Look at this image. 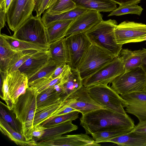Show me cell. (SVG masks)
<instances>
[{
  "label": "cell",
  "mask_w": 146,
  "mask_h": 146,
  "mask_svg": "<svg viewBox=\"0 0 146 146\" xmlns=\"http://www.w3.org/2000/svg\"><path fill=\"white\" fill-rule=\"evenodd\" d=\"M80 125L87 134L98 132L118 130H133L134 122L128 115H124L106 108L82 115Z\"/></svg>",
  "instance_id": "6da1fadb"
},
{
  "label": "cell",
  "mask_w": 146,
  "mask_h": 146,
  "mask_svg": "<svg viewBox=\"0 0 146 146\" xmlns=\"http://www.w3.org/2000/svg\"><path fill=\"white\" fill-rule=\"evenodd\" d=\"M117 25L115 20H103L85 33L92 44L116 58L123 45L116 41L114 30Z\"/></svg>",
  "instance_id": "7a4b0ae2"
},
{
  "label": "cell",
  "mask_w": 146,
  "mask_h": 146,
  "mask_svg": "<svg viewBox=\"0 0 146 146\" xmlns=\"http://www.w3.org/2000/svg\"><path fill=\"white\" fill-rule=\"evenodd\" d=\"M37 95L35 90L29 86L26 92L19 97L12 110L16 119L21 124V134L27 141L33 139Z\"/></svg>",
  "instance_id": "3957f363"
},
{
  "label": "cell",
  "mask_w": 146,
  "mask_h": 146,
  "mask_svg": "<svg viewBox=\"0 0 146 146\" xmlns=\"http://www.w3.org/2000/svg\"><path fill=\"white\" fill-rule=\"evenodd\" d=\"M111 87L120 95L146 89V76L141 66L125 72L111 82Z\"/></svg>",
  "instance_id": "277c9868"
},
{
  "label": "cell",
  "mask_w": 146,
  "mask_h": 146,
  "mask_svg": "<svg viewBox=\"0 0 146 146\" xmlns=\"http://www.w3.org/2000/svg\"><path fill=\"white\" fill-rule=\"evenodd\" d=\"M115 58L91 44L86 51L77 69L83 80L91 76Z\"/></svg>",
  "instance_id": "5b68a950"
},
{
  "label": "cell",
  "mask_w": 146,
  "mask_h": 146,
  "mask_svg": "<svg viewBox=\"0 0 146 146\" xmlns=\"http://www.w3.org/2000/svg\"><path fill=\"white\" fill-rule=\"evenodd\" d=\"M92 98L106 108L127 115L124 109L125 101L107 84H100L86 87Z\"/></svg>",
  "instance_id": "8992f818"
},
{
  "label": "cell",
  "mask_w": 146,
  "mask_h": 146,
  "mask_svg": "<svg viewBox=\"0 0 146 146\" xmlns=\"http://www.w3.org/2000/svg\"><path fill=\"white\" fill-rule=\"evenodd\" d=\"M13 36L20 40L48 45L45 27L41 16L32 15L16 31Z\"/></svg>",
  "instance_id": "52a82bcc"
},
{
  "label": "cell",
  "mask_w": 146,
  "mask_h": 146,
  "mask_svg": "<svg viewBox=\"0 0 146 146\" xmlns=\"http://www.w3.org/2000/svg\"><path fill=\"white\" fill-rule=\"evenodd\" d=\"M125 72L122 61L119 56L83 80V86L87 87L100 84L108 85Z\"/></svg>",
  "instance_id": "ba28073f"
},
{
  "label": "cell",
  "mask_w": 146,
  "mask_h": 146,
  "mask_svg": "<svg viewBox=\"0 0 146 146\" xmlns=\"http://www.w3.org/2000/svg\"><path fill=\"white\" fill-rule=\"evenodd\" d=\"M114 33L116 42L119 44L142 42L146 40V24L124 21L117 25Z\"/></svg>",
  "instance_id": "9c48e42d"
},
{
  "label": "cell",
  "mask_w": 146,
  "mask_h": 146,
  "mask_svg": "<svg viewBox=\"0 0 146 146\" xmlns=\"http://www.w3.org/2000/svg\"><path fill=\"white\" fill-rule=\"evenodd\" d=\"M35 0H13L6 13L10 29L15 32L32 15Z\"/></svg>",
  "instance_id": "30bf717a"
},
{
  "label": "cell",
  "mask_w": 146,
  "mask_h": 146,
  "mask_svg": "<svg viewBox=\"0 0 146 146\" xmlns=\"http://www.w3.org/2000/svg\"><path fill=\"white\" fill-rule=\"evenodd\" d=\"M62 106L74 108L82 115L98 109L106 108L94 101L86 87L83 86L62 101Z\"/></svg>",
  "instance_id": "8fae6325"
},
{
  "label": "cell",
  "mask_w": 146,
  "mask_h": 146,
  "mask_svg": "<svg viewBox=\"0 0 146 146\" xmlns=\"http://www.w3.org/2000/svg\"><path fill=\"white\" fill-rule=\"evenodd\" d=\"M72 69H77L88 48L91 44L85 33H80L66 38Z\"/></svg>",
  "instance_id": "7c38bea8"
},
{
  "label": "cell",
  "mask_w": 146,
  "mask_h": 146,
  "mask_svg": "<svg viewBox=\"0 0 146 146\" xmlns=\"http://www.w3.org/2000/svg\"><path fill=\"white\" fill-rule=\"evenodd\" d=\"M103 20L100 12L88 10L73 20L65 35V38L85 33Z\"/></svg>",
  "instance_id": "4fadbf2b"
},
{
  "label": "cell",
  "mask_w": 146,
  "mask_h": 146,
  "mask_svg": "<svg viewBox=\"0 0 146 146\" xmlns=\"http://www.w3.org/2000/svg\"><path fill=\"white\" fill-rule=\"evenodd\" d=\"M37 146H100L92 137L86 134L81 133L62 136L54 139L36 142Z\"/></svg>",
  "instance_id": "5bb4252c"
},
{
  "label": "cell",
  "mask_w": 146,
  "mask_h": 146,
  "mask_svg": "<svg viewBox=\"0 0 146 146\" xmlns=\"http://www.w3.org/2000/svg\"><path fill=\"white\" fill-rule=\"evenodd\" d=\"M7 77L10 97L15 104L19 97L24 94L29 87L28 78L18 70L7 73Z\"/></svg>",
  "instance_id": "9a60e30c"
},
{
  "label": "cell",
  "mask_w": 146,
  "mask_h": 146,
  "mask_svg": "<svg viewBox=\"0 0 146 146\" xmlns=\"http://www.w3.org/2000/svg\"><path fill=\"white\" fill-rule=\"evenodd\" d=\"M50 58V54L48 50L36 51L23 64L18 70L29 78L46 63Z\"/></svg>",
  "instance_id": "2e32d148"
},
{
  "label": "cell",
  "mask_w": 146,
  "mask_h": 146,
  "mask_svg": "<svg viewBox=\"0 0 146 146\" xmlns=\"http://www.w3.org/2000/svg\"><path fill=\"white\" fill-rule=\"evenodd\" d=\"M61 82L62 90L60 100L62 101L83 86V80L77 69L71 68L70 72L62 78Z\"/></svg>",
  "instance_id": "e0dca14e"
},
{
  "label": "cell",
  "mask_w": 146,
  "mask_h": 146,
  "mask_svg": "<svg viewBox=\"0 0 146 146\" xmlns=\"http://www.w3.org/2000/svg\"><path fill=\"white\" fill-rule=\"evenodd\" d=\"M146 53V49L131 50L122 49L119 56L121 58L125 72L141 66L142 59Z\"/></svg>",
  "instance_id": "ac0fdd59"
},
{
  "label": "cell",
  "mask_w": 146,
  "mask_h": 146,
  "mask_svg": "<svg viewBox=\"0 0 146 146\" xmlns=\"http://www.w3.org/2000/svg\"><path fill=\"white\" fill-rule=\"evenodd\" d=\"M0 37L5 40L12 49L15 50H34L37 51H45L48 50L49 48V44H43L23 40L4 34L0 33Z\"/></svg>",
  "instance_id": "d6986e66"
},
{
  "label": "cell",
  "mask_w": 146,
  "mask_h": 146,
  "mask_svg": "<svg viewBox=\"0 0 146 146\" xmlns=\"http://www.w3.org/2000/svg\"><path fill=\"white\" fill-rule=\"evenodd\" d=\"M48 50L50 59L57 65L64 63L69 64L70 56L65 37L49 44Z\"/></svg>",
  "instance_id": "ffe728a7"
},
{
  "label": "cell",
  "mask_w": 146,
  "mask_h": 146,
  "mask_svg": "<svg viewBox=\"0 0 146 146\" xmlns=\"http://www.w3.org/2000/svg\"><path fill=\"white\" fill-rule=\"evenodd\" d=\"M73 20L56 21L45 26L48 44L65 38L67 31Z\"/></svg>",
  "instance_id": "44dd1931"
},
{
  "label": "cell",
  "mask_w": 146,
  "mask_h": 146,
  "mask_svg": "<svg viewBox=\"0 0 146 146\" xmlns=\"http://www.w3.org/2000/svg\"><path fill=\"white\" fill-rule=\"evenodd\" d=\"M72 121H65L47 127L45 129L43 135L37 141L41 142L51 139L76 130L78 128V126L72 123Z\"/></svg>",
  "instance_id": "7402d4cb"
},
{
  "label": "cell",
  "mask_w": 146,
  "mask_h": 146,
  "mask_svg": "<svg viewBox=\"0 0 146 146\" xmlns=\"http://www.w3.org/2000/svg\"><path fill=\"white\" fill-rule=\"evenodd\" d=\"M102 142H111L119 146H146V135L137 133L131 131Z\"/></svg>",
  "instance_id": "603a6c76"
},
{
  "label": "cell",
  "mask_w": 146,
  "mask_h": 146,
  "mask_svg": "<svg viewBox=\"0 0 146 146\" xmlns=\"http://www.w3.org/2000/svg\"><path fill=\"white\" fill-rule=\"evenodd\" d=\"M76 6L100 12H111L117 7L116 4L110 0H72Z\"/></svg>",
  "instance_id": "cb8c5ba5"
},
{
  "label": "cell",
  "mask_w": 146,
  "mask_h": 146,
  "mask_svg": "<svg viewBox=\"0 0 146 146\" xmlns=\"http://www.w3.org/2000/svg\"><path fill=\"white\" fill-rule=\"evenodd\" d=\"M0 129L1 133L16 144L21 146H37L33 139L26 141L21 133L14 130L6 121L0 117Z\"/></svg>",
  "instance_id": "d4e9b609"
},
{
  "label": "cell",
  "mask_w": 146,
  "mask_h": 146,
  "mask_svg": "<svg viewBox=\"0 0 146 146\" xmlns=\"http://www.w3.org/2000/svg\"><path fill=\"white\" fill-rule=\"evenodd\" d=\"M71 69L70 67L55 78H52L50 76L49 77H42L29 83L28 85L33 89L38 95L44 90L59 82L64 77L70 73Z\"/></svg>",
  "instance_id": "484cf974"
},
{
  "label": "cell",
  "mask_w": 146,
  "mask_h": 146,
  "mask_svg": "<svg viewBox=\"0 0 146 146\" xmlns=\"http://www.w3.org/2000/svg\"><path fill=\"white\" fill-rule=\"evenodd\" d=\"M88 10L81 7L76 6L72 10L57 15H51L44 12L41 18L45 26L51 22L56 21L68 20H73Z\"/></svg>",
  "instance_id": "4316f807"
},
{
  "label": "cell",
  "mask_w": 146,
  "mask_h": 146,
  "mask_svg": "<svg viewBox=\"0 0 146 146\" xmlns=\"http://www.w3.org/2000/svg\"><path fill=\"white\" fill-rule=\"evenodd\" d=\"M124 108L127 113L136 116L139 121L146 120V97L139 98L132 103H126Z\"/></svg>",
  "instance_id": "83f0119b"
},
{
  "label": "cell",
  "mask_w": 146,
  "mask_h": 146,
  "mask_svg": "<svg viewBox=\"0 0 146 146\" xmlns=\"http://www.w3.org/2000/svg\"><path fill=\"white\" fill-rule=\"evenodd\" d=\"M17 50L12 49L0 37V70L7 73L9 65Z\"/></svg>",
  "instance_id": "f1b7e54d"
},
{
  "label": "cell",
  "mask_w": 146,
  "mask_h": 146,
  "mask_svg": "<svg viewBox=\"0 0 146 146\" xmlns=\"http://www.w3.org/2000/svg\"><path fill=\"white\" fill-rule=\"evenodd\" d=\"M62 105V101L60 100L43 110L36 112L33 122L34 127L45 121L49 116L58 110Z\"/></svg>",
  "instance_id": "f546056e"
},
{
  "label": "cell",
  "mask_w": 146,
  "mask_h": 146,
  "mask_svg": "<svg viewBox=\"0 0 146 146\" xmlns=\"http://www.w3.org/2000/svg\"><path fill=\"white\" fill-rule=\"evenodd\" d=\"M76 6L72 0H58L44 12L51 15H57L72 10Z\"/></svg>",
  "instance_id": "4dcf8cb0"
},
{
  "label": "cell",
  "mask_w": 146,
  "mask_h": 146,
  "mask_svg": "<svg viewBox=\"0 0 146 146\" xmlns=\"http://www.w3.org/2000/svg\"><path fill=\"white\" fill-rule=\"evenodd\" d=\"M36 51L34 50L17 51L9 65L7 73L18 70L23 64Z\"/></svg>",
  "instance_id": "1f68e13d"
},
{
  "label": "cell",
  "mask_w": 146,
  "mask_h": 146,
  "mask_svg": "<svg viewBox=\"0 0 146 146\" xmlns=\"http://www.w3.org/2000/svg\"><path fill=\"white\" fill-rule=\"evenodd\" d=\"M57 66V65L50 59L34 74L28 78L29 83L42 77H50L56 68Z\"/></svg>",
  "instance_id": "d6a6232c"
},
{
  "label": "cell",
  "mask_w": 146,
  "mask_h": 146,
  "mask_svg": "<svg viewBox=\"0 0 146 146\" xmlns=\"http://www.w3.org/2000/svg\"><path fill=\"white\" fill-rule=\"evenodd\" d=\"M132 130H118L106 131L93 133L91 134L96 143H102L103 141L109 139L129 133Z\"/></svg>",
  "instance_id": "836d02e7"
},
{
  "label": "cell",
  "mask_w": 146,
  "mask_h": 146,
  "mask_svg": "<svg viewBox=\"0 0 146 146\" xmlns=\"http://www.w3.org/2000/svg\"><path fill=\"white\" fill-rule=\"evenodd\" d=\"M143 10L141 6L137 4L119 5L118 7L111 12L108 16H119L127 14L140 16Z\"/></svg>",
  "instance_id": "e575fe53"
},
{
  "label": "cell",
  "mask_w": 146,
  "mask_h": 146,
  "mask_svg": "<svg viewBox=\"0 0 146 146\" xmlns=\"http://www.w3.org/2000/svg\"><path fill=\"white\" fill-rule=\"evenodd\" d=\"M80 112L77 110L73 111L66 114L55 117L47 121H45L41 124L43 126L48 127L65 121L74 120L79 117Z\"/></svg>",
  "instance_id": "d590c367"
},
{
  "label": "cell",
  "mask_w": 146,
  "mask_h": 146,
  "mask_svg": "<svg viewBox=\"0 0 146 146\" xmlns=\"http://www.w3.org/2000/svg\"><path fill=\"white\" fill-rule=\"evenodd\" d=\"M1 78L2 81V84L0 87L1 91L3 93L2 99L5 102L7 108L10 110H12L14 104L12 102L9 94L8 85L7 73L0 71Z\"/></svg>",
  "instance_id": "8d00e7d4"
},
{
  "label": "cell",
  "mask_w": 146,
  "mask_h": 146,
  "mask_svg": "<svg viewBox=\"0 0 146 146\" xmlns=\"http://www.w3.org/2000/svg\"><path fill=\"white\" fill-rule=\"evenodd\" d=\"M1 117L6 121L14 130L21 133V129L15 119L9 112L1 105L0 108Z\"/></svg>",
  "instance_id": "74e56055"
},
{
  "label": "cell",
  "mask_w": 146,
  "mask_h": 146,
  "mask_svg": "<svg viewBox=\"0 0 146 146\" xmlns=\"http://www.w3.org/2000/svg\"><path fill=\"white\" fill-rule=\"evenodd\" d=\"M51 0H35V7L34 10L36 13V15L41 16L44 12Z\"/></svg>",
  "instance_id": "f35d334b"
},
{
  "label": "cell",
  "mask_w": 146,
  "mask_h": 146,
  "mask_svg": "<svg viewBox=\"0 0 146 146\" xmlns=\"http://www.w3.org/2000/svg\"><path fill=\"white\" fill-rule=\"evenodd\" d=\"M70 67L68 64L65 63L57 65L50 76L52 78H55L60 76Z\"/></svg>",
  "instance_id": "ab89813d"
},
{
  "label": "cell",
  "mask_w": 146,
  "mask_h": 146,
  "mask_svg": "<svg viewBox=\"0 0 146 146\" xmlns=\"http://www.w3.org/2000/svg\"><path fill=\"white\" fill-rule=\"evenodd\" d=\"M47 128L41 124L34 127L32 133L33 137L36 138L37 141L45 133V129Z\"/></svg>",
  "instance_id": "60d3db41"
},
{
  "label": "cell",
  "mask_w": 146,
  "mask_h": 146,
  "mask_svg": "<svg viewBox=\"0 0 146 146\" xmlns=\"http://www.w3.org/2000/svg\"><path fill=\"white\" fill-rule=\"evenodd\" d=\"M132 131L137 133L146 135V120L139 121Z\"/></svg>",
  "instance_id": "b9f144b4"
},
{
  "label": "cell",
  "mask_w": 146,
  "mask_h": 146,
  "mask_svg": "<svg viewBox=\"0 0 146 146\" xmlns=\"http://www.w3.org/2000/svg\"><path fill=\"white\" fill-rule=\"evenodd\" d=\"M119 5L137 4L142 0H110Z\"/></svg>",
  "instance_id": "7bdbcfd3"
},
{
  "label": "cell",
  "mask_w": 146,
  "mask_h": 146,
  "mask_svg": "<svg viewBox=\"0 0 146 146\" xmlns=\"http://www.w3.org/2000/svg\"><path fill=\"white\" fill-rule=\"evenodd\" d=\"M0 31L5 25L7 21L6 13L4 11L0 9Z\"/></svg>",
  "instance_id": "ee69618b"
},
{
  "label": "cell",
  "mask_w": 146,
  "mask_h": 146,
  "mask_svg": "<svg viewBox=\"0 0 146 146\" xmlns=\"http://www.w3.org/2000/svg\"><path fill=\"white\" fill-rule=\"evenodd\" d=\"M13 0H5L2 7L0 8V9L2 10L7 13Z\"/></svg>",
  "instance_id": "f6af8a7d"
},
{
  "label": "cell",
  "mask_w": 146,
  "mask_h": 146,
  "mask_svg": "<svg viewBox=\"0 0 146 146\" xmlns=\"http://www.w3.org/2000/svg\"><path fill=\"white\" fill-rule=\"evenodd\" d=\"M141 66L145 72L146 76V53L142 59Z\"/></svg>",
  "instance_id": "bcb514c9"
},
{
  "label": "cell",
  "mask_w": 146,
  "mask_h": 146,
  "mask_svg": "<svg viewBox=\"0 0 146 146\" xmlns=\"http://www.w3.org/2000/svg\"><path fill=\"white\" fill-rule=\"evenodd\" d=\"M58 0H51L49 2L46 9L50 7L53 4H54Z\"/></svg>",
  "instance_id": "7dc6e473"
},
{
  "label": "cell",
  "mask_w": 146,
  "mask_h": 146,
  "mask_svg": "<svg viewBox=\"0 0 146 146\" xmlns=\"http://www.w3.org/2000/svg\"><path fill=\"white\" fill-rule=\"evenodd\" d=\"M5 0H0V8L2 7Z\"/></svg>",
  "instance_id": "c3c4849f"
},
{
  "label": "cell",
  "mask_w": 146,
  "mask_h": 146,
  "mask_svg": "<svg viewBox=\"0 0 146 146\" xmlns=\"http://www.w3.org/2000/svg\"></svg>",
  "instance_id": "681fc988"
},
{
  "label": "cell",
  "mask_w": 146,
  "mask_h": 146,
  "mask_svg": "<svg viewBox=\"0 0 146 146\" xmlns=\"http://www.w3.org/2000/svg\"></svg>",
  "instance_id": "f907efd6"
}]
</instances>
